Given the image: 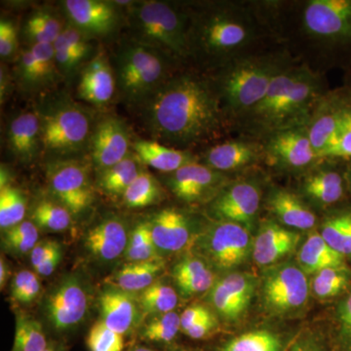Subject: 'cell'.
<instances>
[{"instance_id": "1", "label": "cell", "mask_w": 351, "mask_h": 351, "mask_svg": "<svg viewBox=\"0 0 351 351\" xmlns=\"http://www.w3.org/2000/svg\"><path fill=\"white\" fill-rule=\"evenodd\" d=\"M138 107L152 138L175 149L191 151L232 128L211 76L177 73Z\"/></svg>"}, {"instance_id": "2", "label": "cell", "mask_w": 351, "mask_h": 351, "mask_svg": "<svg viewBox=\"0 0 351 351\" xmlns=\"http://www.w3.org/2000/svg\"><path fill=\"white\" fill-rule=\"evenodd\" d=\"M271 4V3H270ZM270 4L213 2L189 5L191 59L219 69L237 58L251 54V48L267 32H272Z\"/></svg>"}, {"instance_id": "3", "label": "cell", "mask_w": 351, "mask_h": 351, "mask_svg": "<svg viewBox=\"0 0 351 351\" xmlns=\"http://www.w3.org/2000/svg\"><path fill=\"white\" fill-rule=\"evenodd\" d=\"M326 82L306 64H291L267 90L262 100L233 124L239 136L262 141L276 132L307 126L321 99L327 94Z\"/></svg>"}, {"instance_id": "4", "label": "cell", "mask_w": 351, "mask_h": 351, "mask_svg": "<svg viewBox=\"0 0 351 351\" xmlns=\"http://www.w3.org/2000/svg\"><path fill=\"white\" fill-rule=\"evenodd\" d=\"M294 63L283 52L251 53L217 69L212 80L232 128L240 117L262 100L272 82Z\"/></svg>"}, {"instance_id": "5", "label": "cell", "mask_w": 351, "mask_h": 351, "mask_svg": "<svg viewBox=\"0 0 351 351\" xmlns=\"http://www.w3.org/2000/svg\"><path fill=\"white\" fill-rule=\"evenodd\" d=\"M124 19L130 40L161 51L177 62L191 59L188 6L156 0L130 2Z\"/></svg>"}, {"instance_id": "6", "label": "cell", "mask_w": 351, "mask_h": 351, "mask_svg": "<svg viewBox=\"0 0 351 351\" xmlns=\"http://www.w3.org/2000/svg\"><path fill=\"white\" fill-rule=\"evenodd\" d=\"M176 61L165 53L129 39L117 48L112 66L120 98L142 105L176 75Z\"/></svg>"}, {"instance_id": "7", "label": "cell", "mask_w": 351, "mask_h": 351, "mask_svg": "<svg viewBox=\"0 0 351 351\" xmlns=\"http://www.w3.org/2000/svg\"><path fill=\"white\" fill-rule=\"evenodd\" d=\"M36 110L40 120L43 154L60 160L89 149L96 125L89 108L64 96L53 99Z\"/></svg>"}, {"instance_id": "8", "label": "cell", "mask_w": 351, "mask_h": 351, "mask_svg": "<svg viewBox=\"0 0 351 351\" xmlns=\"http://www.w3.org/2000/svg\"><path fill=\"white\" fill-rule=\"evenodd\" d=\"M301 29L309 41L351 63V0H307Z\"/></svg>"}, {"instance_id": "9", "label": "cell", "mask_w": 351, "mask_h": 351, "mask_svg": "<svg viewBox=\"0 0 351 351\" xmlns=\"http://www.w3.org/2000/svg\"><path fill=\"white\" fill-rule=\"evenodd\" d=\"M262 295L265 309L274 315H289L301 311L309 295L306 272L292 263L271 267L263 276Z\"/></svg>"}, {"instance_id": "10", "label": "cell", "mask_w": 351, "mask_h": 351, "mask_svg": "<svg viewBox=\"0 0 351 351\" xmlns=\"http://www.w3.org/2000/svg\"><path fill=\"white\" fill-rule=\"evenodd\" d=\"M299 193L311 208L330 211L346 203V160L322 158L300 176Z\"/></svg>"}, {"instance_id": "11", "label": "cell", "mask_w": 351, "mask_h": 351, "mask_svg": "<svg viewBox=\"0 0 351 351\" xmlns=\"http://www.w3.org/2000/svg\"><path fill=\"white\" fill-rule=\"evenodd\" d=\"M261 142L263 163L279 172L301 176L320 160L314 152L306 126L276 132Z\"/></svg>"}, {"instance_id": "12", "label": "cell", "mask_w": 351, "mask_h": 351, "mask_svg": "<svg viewBox=\"0 0 351 351\" xmlns=\"http://www.w3.org/2000/svg\"><path fill=\"white\" fill-rule=\"evenodd\" d=\"M251 232L232 221H216L201 237L199 247L205 257L219 269H233L253 251Z\"/></svg>"}, {"instance_id": "13", "label": "cell", "mask_w": 351, "mask_h": 351, "mask_svg": "<svg viewBox=\"0 0 351 351\" xmlns=\"http://www.w3.org/2000/svg\"><path fill=\"white\" fill-rule=\"evenodd\" d=\"M263 195L258 180L248 178L228 182L210 202V214L216 221L239 223L252 232L258 221Z\"/></svg>"}, {"instance_id": "14", "label": "cell", "mask_w": 351, "mask_h": 351, "mask_svg": "<svg viewBox=\"0 0 351 351\" xmlns=\"http://www.w3.org/2000/svg\"><path fill=\"white\" fill-rule=\"evenodd\" d=\"M47 180L51 193L58 202L77 215L86 210L94 200L87 166L75 159H60L48 165Z\"/></svg>"}, {"instance_id": "15", "label": "cell", "mask_w": 351, "mask_h": 351, "mask_svg": "<svg viewBox=\"0 0 351 351\" xmlns=\"http://www.w3.org/2000/svg\"><path fill=\"white\" fill-rule=\"evenodd\" d=\"M89 306L84 284L76 276H66L53 287L45 300L44 311L50 326L66 332L82 324Z\"/></svg>"}, {"instance_id": "16", "label": "cell", "mask_w": 351, "mask_h": 351, "mask_svg": "<svg viewBox=\"0 0 351 351\" xmlns=\"http://www.w3.org/2000/svg\"><path fill=\"white\" fill-rule=\"evenodd\" d=\"M168 175L167 186L171 193L186 204L211 202L228 184L226 174L200 161L186 164Z\"/></svg>"}, {"instance_id": "17", "label": "cell", "mask_w": 351, "mask_h": 351, "mask_svg": "<svg viewBox=\"0 0 351 351\" xmlns=\"http://www.w3.org/2000/svg\"><path fill=\"white\" fill-rule=\"evenodd\" d=\"M63 8L69 24L90 39L112 36L121 24L122 13L117 2L66 0Z\"/></svg>"}, {"instance_id": "18", "label": "cell", "mask_w": 351, "mask_h": 351, "mask_svg": "<svg viewBox=\"0 0 351 351\" xmlns=\"http://www.w3.org/2000/svg\"><path fill=\"white\" fill-rule=\"evenodd\" d=\"M130 132L119 117H105L95 125L89 151L91 162L99 173L121 162L132 154Z\"/></svg>"}, {"instance_id": "19", "label": "cell", "mask_w": 351, "mask_h": 351, "mask_svg": "<svg viewBox=\"0 0 351 351\" xmlns=\"http://www.w3.org/2000/svg\"><path fill=\"white\" fill-rule=\"evenodd\" d=\"M351 108V90L343 86L329 90L321 99L306 128L318 158L322 159L343 117Z\"/></svg>"}, {"instance_id": "20", "label": "cell", "mask_w": 351, "mask_h": 351, "mask_svg": "<svg viewBox=\"0 0 351 351\" xmlns=\"http://www.w3.org/2000/svg\"><path fill=\"white\" fill-rule=\"evenodd\" d=\"M199 161L226 175L249 169L263 163V143L243 136L223 141L204 149Z\"/></svg>"}, {"instance_id": "21", "label": "cell", "mask_w": 351, "mask_h": 351, "mask_svg": "<svg viewBox=\"0 0 351 351\" xmlns=\"http://www.w3.org/2000/svg\"><path fill=\"white\" fill-rule=\"evenodd\" d=\"M256 287L257 281L251 274H230L210 290V302L223 320L237 322L250 306Z\"/></svg>"}, {"instance_id": "22", "label": "cell", "mask_w": 351, "mask_h": 351, "mask_svg": "<svg viewBox=\"0 0 351 351\" xmlns=\"http://www.w3.org/2000/svg\"><path fill=\"white\" fill-rule=\"evenodd\" d=\"M76 92L80 100L97 108L107 107L114 98L117 80L105 51H99L80 69Z\"/></svg>"}, {"instance_id": "23", "label": "cell", "mask_w": 351, "mask_h": 351, "mask_svg": "<svg viewBox=\"0 0 351 351\" xmlns=\"http://www.w3.org/2000/svg\"><path fill=\"white\" fill-rule=\"evenodd\" d=\"M59 75L53 44H34L21 53L17 75L27 91L49 86Z\"/></svg>"}, {"instance_id": "24", "label": "cell", "mask_w": 351, "mask_h": 351, "mask_svg": "<svg viewBox=\"0 0 351 351\" xmlns=\"http://www.w3.org/2000/svg\"><path fill=\"white\" fill-rule=\"evenodd\" d=\"M300 240L299 232L269 219L261 223L253 242L252 255L260 267H269L292 253Z\"/></svg>"}, {"instance_id": "25", "label": "cell", "mask_w": 351, "mask_h": 351, "mask_svg": "<svg viewBox=\"0 0 351 351\" xmlns=\"http://www.w3.org/2000/svg\"><path fill=\"white\" fill-rule=\"evenodd\" d=\"M265 199L274 221L285 228L311 230L317 223L315 212L298 193L276 186L269 189Z\"/></svg>"}, {"instance_id": "26", "label": "cell", "mask_w": 351, "mask_h": 351, "mask_svg": "<svg viewBox=\"0 0 351 351\" xmlns=\"http://www.w3.org/2000/svg\"><path fill=\"white\" fill-rule=\"evenodd\" d=\"M149 225L152 239L158 251L174 253L184 250L193 237L191 219L180 210H161L154 214Z\"/></svg>"}, {"instance_id": "27", "label": "cell", "mask_w": 351, "mask_h": 351, "mask_svg": "<svg viewBox=\"0 0 351 351\" xmlns=\"http://www.w3.org/2000/svg\"><path fill=\"white\" fill-rule=\"evenodd\" d=\"M7 145L16 159L31 163L43 152L38 110H27L14 117L7 130Z\"/></svg>"}, {"instance_id": "28", "label": "cell", "mask_w": 351, "mask_h": 351, "mask_svg": "<svg viewBox=\"0 0 351 351\" xmlns=\"http://www.w3.org/2000/svg\"><path fill=\"white\" fill-rule=\"evenodd\" d=\"M129 237L125 223L110 217L88 230L85 247L92 257L101 262H112L125 254Z\"/></svg>"}, {"instance_id": "29", "label": "cell", "mask_w": 351, "mask_h": 351, "mask_svg": "<svg viewBox=\"0 0 351 351\" xmlns=\"http://www.w3.org/2000/svg\"><path fill=\"white\" fill-rule=\"evenodd\" d=\"M131 294L112 286L101 293L99 302L101 321L122 336L130 334L140 318L141 307Z\"/></svg>"}, {"instance_id": "30", "label": "cell", "mask_w": 351, "mask_h": 351, "mask_svg": "<svg viewBox=\"0 0 351 351\" xmlns=\"http://www.w3.org/2000/svg\"><path fill=\"white\" fill-rule=\"evenodd\" d=\"M132 149L141 163L166 174H171L186 164L199 161L191 151L175 149L154 140L134 141Z\"/></svg>"}, {"instance_id": "31", "label": "cell", "mask_w": 351, "mask_h": 351, "mask_svg": "<svg viewBox=\"0 0 351 351\" xmlns=\"http://www.w3.org/2000/svg\"><path fill=\"white\" fill-rule=\"evenodd\" d=\"M172 274L180 294L184 298L206 292L215 285L213 271L200 258H184L175 265Z\"/></svg>"}, {"instance_id": "32", "label": "cell", "mask_w": 351, "mask_h": 351, "mask_svg": "<svg viewBox=\"0 0 351 351\" xmlns=\"http://www.w3.org/2000/svg\"><path fill=\"white\" fill-rule=\"evenodd\" d=\"M319 233L331 248L351 262V203H343L327 212Z\"/></svg>"}, {"instance_id": "33", "label": "cell", "mask_w": 351, "mask_h": 351, "mask_svg": "<svg viewBox=\"0 0 351 351\" xmlns=\"http://www.w3.org/2000/svg\"><path fill=\"white\" fill-rule=\"evenodd\" d=\"M299 267L306 274H317L328 267H343L346 260L323 239L319 232L311 233L297 256Z\"/></svg>"}, {"instance_id": "34", "label": "cell", "mask_w": 351, "mask_h": 351, "mask_svg": "<svg viewBox=\"0 0 351 351\" xmlns=\"http://www.w3.org/2000/svg\"><path fill=\"white\" fill-rule=\"evenodd\" d=\"M164 270L160 258L149 262L129 263L110 278L113 287L128 293L142 292L156 282Z\"/></svg>"}, {"instance_id": "35", "label": "cell", "mask_w": 351, "mask_h": 351, "mask_svg": "<svg viewBox=\"0 0 351 351\" xmlns=\"http://www.w3.org/2000/svg\"><path fill=\"white\" fill-rule=\"evenodd\" d=\"M142 163L137 156L132 152L121 162L100 173L99 186L106 195L119 197L123 196L126 189L142 172Z\"/></svg>"}, {"instance_id": "36", "label": "cell", "mask_w": 351, "mask_h": 351, "mask_svg": "<svg viewBox=\"0 0 351 351\" xmlns=\"http://www.w3.org/2000/svg\"><path fill=\"white\" fill-rule=\"evenodd\" d=\"M64 25L51 9L40 8L29 16L24 25V36L31 45L53 44L63 32Z\"/></svg>"}, {"instance_id": "37", "label": "cell", "mask_w": 351, "mask_h": 351, "mask_svg": "<svg viewBox=\"0 0 351 351\" xmlns=\"http://www.w3.org/2000/svg\"><path fill=\"white\" fill-rule=\"evenodd\" d=\"M163 196V189L159 182L149 172L142 170L126 189L122 199L129 209H142L160 202Z\"/></svg>"}, {"instance_id": "38", "label": "cell", "mask_w": 351, "mask_h": 351, "mask_svg": "<svg viewBox=\"0 0 351 351\" xmlns=\"http://www.w3.org/2000/svg\"><path fill=\"white\" fill-rule=\"evenodd\" d=\"M311 289L314 295L321 300L346 295L351 289V269L343 265L320 270L313 277Z\"/></svg>"}, {"instance_id": "39", "label": "cell", "mask_w": 351, "mask_h": 351, "mask_svg": "<svg viewBox=\"0 0 351 351\" xmlns=\"http://www.w3.org/2000/svg\"><path fill=\"white\" fill-rule=\"evenodd\" d=\"M49 341L39 321L23 314L17 316L11 351H44Z\"/></svg>"}, {"instance_id": "40", "label": "cell", "mask_w": 351, "mask_h": 351, "mask_svg": "<svg viewBox=\"0 0 351 351\" xmlns=\"http://www.w3.org/2000/svg\"><path fill=\"white\" fill-rule=\"evenodd\" d=\"M179 297L174 288L161 282L152 284L141 292L138 306L147 314L160 315L172 313L178 306Z\"/></svg>"}, {"instance_id": "41", "label": "cell", "mask_w": 351, "mask_h": 351, "mask_svg": "<svg viewBox=\"0 0 351 351\" xmlns=\"http://www.w3.org/2000/svg\"><path fill=\"white\" fill-rule=\"evenodd\" d=\"M71 212L58 201H39L32 213V221L38 228L51 232H63L71 225Z\"/></svg>"}, {"instance_id": "42", "label": "cell", "mask_w": 351, "mask_h": 351, "mask_svg": "<svg viewBox=\"0 0 351 351\" xmlns=\"http://www.w3.org/2000/svg\"><path fill=\"white\" fill-rule=\"evenodd\" d=\"M181 331L179 314L169 313L156 315L141 329L140 338L149 343L168 345Z\"/></svg>"}, {"instance_id": "43", "label": "cell", "mask_w": 351, "mask_h": 351, "mask_svg": "<svg viewBox=\"0 0 351 351\" xmlns=\"http://www.w3.org/2000/svg\"><path fill=\"white\" fill-rule=\"evenodd\" d=\"M282 341L267 330H256L233 338L223 346L221 351H281Z\"/></svg>"}, {"instance_id": "44", "label": "cell", "mask_w": 351, "mask_h": 351, "mask_svg": "<svg viewBox=\"0 0 351 351\" xmlns=\"http://www.w3.org/2000/svg\"><path fill=\"white\" fill-rule=\"evenodd\" d=\"M2 246L14 255L29 253L38 241V228L32 221H24L2 230Z\"/></svg>"}, {"instance_id": "45", "label": "cell", "mask_w": 351, "mask_h": 351, "mask_svg": "<svg viewBox=\"0 0 351 351\" xmlns=\"http://www.w3.org/2000/svg\"><path fill=\"white\" fill-rule=\"evenodd\" d=\"M157 250L152 239L149 221H143L134 228L129 237L125 258L130 263L149 262L157 260Z\"/></svg>"}, {"instance_id": "46", "label": "cell", "mask_w": 351, "mask_h": 351, "mask_svg": "<svg viewBox=\"0 0 351 351\" xmlns=\"http://www.w3.org/2000/svg\"><path fill=\"white\" fill-rule=\"evenodd\" d=\"M27 200L19 189L7 186L0 189V228L2 230L24 221Z\"/></svg>"}, {"instance_id": "47", "label": "cell", "mask_w": 351, "mask_h": 351, "mask_svg": "<svg viewBox=\"0 0 351 351\" xmlns=\"http://www.w3.org/2000/svg\"><path fill=\"white\" fill-rule=\"evenodd\" d=\"M89 351H123L124 336L108 328L103 321L95 323L86 338Z\"/></svg>"}, {"instance_id": "48", "label": "cell", "mask_w": 351, "mask_h": 351, "mask_svg": "<svg viewBox=\"0 0 351 351\" xmlns=\"http://www.w3.org/2000/svg\"><path fill=\"white\" fill-rule=\"evenodd\" d=\"M38 274L31 270H21L14 276L11 284V295L19 304H29L40 292Z\"/></svg>"}, {"instance_id": "49", "label": "cell", "mask_w": 351, "mask_h": 351, "mask_svg": "<svg viewBox=\"0 0 351 351\" xmlns=\"http://www.w3.org/2000/svg\"><path fill=\"white\" fill-rule=\"evenodd\" d=\"M323 158L351 159V108L346 112Z\"/></svg>"}, {"instance_id": "50", "label": "cell", "mask_w": 351, "mask_h": 351, "mask_svg": "<svg viewBox=\"0 0 351 351\" xmlns=\"http://www.w3.org/2000/svg\"><path fill=\"white\" fill-rule=\"evenodd\" d=\"M89 38L83 34L80 29H76L73 25L66 24L63 32L60 34L59 38L55 41L54 45L61 46L69 51L80 55V56L86 58L90 56V53L93 51Z\"/></svg>"}, {"instance_id": "51", "label": "cell", "mask_w": 351, "mask_h": 351, "mask_svg": "<svg viewBox=\"0 0 351 351\" xmlns=\"http://www.w3.org/2000/svg\"><path fill=\"white\" fill-rule=\"evenodd\" d=\"M336 321L339 345L343 351H351V289L337 306Z\"/></svg>"}, {"instance_id": "52", "label": "cell", "mask_w": 351, "mask_h": 351, "mask_svg": "<svg viewBox=\"0 0 351 351\" xmlns=\"http://www.w3.org/2000/svg\"><path fill=\"white\" fill-rule=\"evenodd\" d=\"M18 48V31L12 21H0V56L8 59L15 54Z\"/></svg>"}, {"instance_id": "53", "label": "cell", "mask_w": 351, "mask_h": 351, "mask_svg": "<svg viewBox=\"0 0 351 351\" xmlns=\"http://www.w3.org/2000/svg\"><path fill=\"white\" fill-rule=\"evenodd\" d=\"M55 57L58 69H59L60 75L68 76L73 75L77 69L82 64V62L86 60V58L76 54L73 51L66 49L61 46L54 45Z\"/></svg>"}, {"instance_id": "54", "label": "cell", "mask_w": 351, "mask_h": 351, "mask_svg": "<svg viewBox=\"0 0 351 351\" xmlns=\"http://www.w3.org/2000/svg\"><path fill=\"white\" fill-rule=\"evenodd\" d=\"M213 315L210 309L206 306H201V304H195L188 307L180 315L181 319V332H184L186 330L189 329L191 326L200 322V321L206 319L210 316Z\"/></svg>"}, {"instance_id": "55", "label": "cell", "mask_w": 351, "mask_h": 351, "mask_svg": "<svg viewBox=\"0 0 351 351\" xmlns=\"http://www.w3.org/2000/svg\"><path fill=\"white\" fill-rule=\"evenodd\" d=\"M61 249L62 247L60 246V244L56 241H52V240L39 242L31 252V263L34 269L38 267L46 258H49L51 255Z\"/></svg>"}, {"instance_id": "56", "label": "cell", "mask_w": 351, "mask_h": 351, "mask_svg": "<svg viewBox=\"0 0 351 351\" xmlns=\"http://www.w3.org/2000/svg\"><path fill=\"white\" fill-rule=\"evenodd\" d=\"M217 327H218V321L214 315H211L206 319L196 323L193 326L186 330L184 334L193 339H202L210 336Z\"/></svg>"}, {"instance_id": "57", "label": "cell", "mask_w": 351, "mask_h": 351, "mask_svg": "<svg viewBox=\"0 0 351 351\" xmlns=\"http://www.w3.org/2000/svg\"><path fill=\"white\" fill-rule=\"evenodd\" d=\"M62 260V249L57 251L56 253L51 255L49 258H46L44 262L41 263L38 267H36V274L40 276H49L51 274H54L58 265H60Z\"/></svg>"}, {"instance_id": "58", "label": "cell", "mask_w": 351, "mask_h": 351, "mask_svg": "<svg viewBox=\"0 0 351 351\" xmlns=\"http://www.w3.org/2000/svg\"><path fill=\"white\" fill-rule=\"evenodd\" d=\"M289 351H322V348L313 337L307 335L295 341Z\"/></svg>"}, {"instance_id": "59", "label": "cell", "mask_w": 351, "mask_h": 351, "mask_svg": "<svg viewBox=\"0 0 351 351\" xmlns=\"http://www.w3.org/2000/svg\"><path fill=\"white\" fill-rule=\"evenodd\" d=\"M8 86H9V75L7 73V69L1 66V83H0V97H1V101L6 98L7 94H8Z\"/></svg>"}, {"instance_id": "60", "label": "cell", "mask_w": 351, "mask_h": 351, "mask_svg": "<svg viewBox=\"0 0 351 351\" xmlns=\"http://www.w3.org/2000/svg\"><path fill=\"white\" fill-rule=\"evenodd\" d=\"M8 265H7L6 261L4 260L3 257H1V260H0V286H1V289L5 287L7 280H8Z\"/></svg>"}, {"instance_id": "61", "label": "cell", "mask_w": 351, "mask_h": 351, "mask_svg": "<svg viewBox=\"0 0 351 351\" xmlns=\"http://www.w3.org/2000/svg\"><path fill=\"white\" fill-rule=\"evenodd\" d=\"M44 351H66V346L58 341H49L47 348Z\"/></svg>"}, {"instance_id": "62", "label": "cell", "mask_w": 351, "mask_h": 351, "mask_svg": "<svg viewBox=\"0 0 351 351\" xmlns=\"http://www.w3.org/2000/svg\"><path fill=\"white\" fill-rule=\"evenodd\" d=\"M346 180L348 191H350L351 195V159L346 160Z\"/></svg>"}, {"instance_id": "63", "label": "cell", "mask_w": 351, "mask_h": 351, "mask_svg": "<svg viewBox=\"0 0 351 351\" xmlns=\"http://www.w3.org/2000/svg\"><path fill=\"white\" fill-rule=\"evenodd\" d=\"M128 351H157L154 350V348H151V346H145V345H138L133 346V348H130Z\"/></svg>"}, {"instance_id": "64", "label": "cell", "mask_w": 351, "mask_h": 351, "mask_svg": "<svg viewBox=\"0 0 351 351\" xmlns=\"http://www.w3.org/2000/svg\"><path fill=\"white\" fill-rule=\"evenodd\" d=\"M348 71H346L345 86L350 88L351 90V63L348 66Z\"/></svg>"}]
</instances>
